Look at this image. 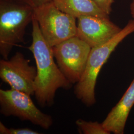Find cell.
Here are the masks:
<instances>
[{
    "label": "cell",
    "mask_w": 134,
    "mask_h": 134,
    "mask_svg": "<svg viewBox=\"0 0 134 134\" xmlns=\"http://www.w3.org/2000/svg\"><path fill=\"white\" fill-rule=\"evenodd\" d=\"M32 43L29 47L35 59L37 75L34 82V95L41 106L51 105L59 88L69 89V81L54 60L53 49L44 38L36 19L32 21Z\"/></svg>",
    "instance_id": "cell-1"
},
{
    "label": "cell",
    "mask_w": 134,
    "mask_h": 134,
    "mask_svg": "<svg viewBox=\"0 0 134 134\" xmlns=\"http://www.w3.org/2000/svg\"><path fill=\"white\" fill-rule=\"evenodd\" d=\"M133 33L134 19H132L108 41L91 48L85 70L75 88V93L77 98L85 105L91 106L95 104L96 83L102 67L118 45L128 36Z\"/></svg>",
    "instance_id": "cell-2"
},
{
    "label": "cell",
    "mask_w": 134,
    "mask_h": 134,
    "mask_svg": "<svg viewBox=\"0 0 134 134\" xmlns=\"http://www.w3.org/2000/svg\"><path fill=\"white\" fill-rule=\"evenodd\" d=\"M34 9L19 0H0V54L8 59L13 48L24 42Z\"/></svg>",
    "instance_id": "cell-3"
},
{
    "label": "cell",
    "mask_w": 134,
    "mask_h": 134,
    "mask_svg": "<svg viewBox=\"0 0 134 134\" xmlns=\"http://www.w3.org/2000/svg\"><path fill=\"white\" fill-rule=\"evenodd\" d=\"M34 18L51 47L77 35V19L58 9L52 1L34 9Z\"/></svg>",
    "instance_id": "cell-4"
},
{
    "label": "cell",
    "mask_w": 134,
    "mask_h": 134,
    "mask_svg": "<svg viewBox=\"0 0 134 134\" xmlns=\"http://www.w3.org/2000/svg\"><path fill=\"white\" fill-rule=\"evenodd\" d=\"M53 55L63 75L72 84L80 81L91 48L77 36L52 47Z\"/></svg>",
    "instance_id": "cell-5"
},
{
    "label": "cell",
    "mask_w": 134,
    "mask_h": 134,
    "mask_svg": "<svg viewBox=\"0 0 134 134\" xmlns=\"http://www.w3.org/2000/svg\"><path fill=\"white\" fill-rule=\"evenodd\" d=\"M0 112L5 117H16L44 129H48L53 124L52 117L39 110L30 95L12 88L0 90Z\"/></svg>",
    "instance_id": "cell-6"
},
{
    "label": "cell",
    "mask_w": 134,
    "mask_h": 134,
    "mask_svg": "<svg viewBox=\"0 0 134 134\" xmlns=\"http://www.w3.org/2000/svg\"><path fill=\"white\" fill-rule=\"evenodd\" d=\"M29 62L20 52H17L10 59H1L0 77L12 88L31 96L34 94L37 70Z\"/></svg>",
    "instance_id": "cell-7"
},
{
    "label": "cell",
    "mask_w": 134,
    "mask_h": 134,
    "mask_svg": "<svg viewBox=\"0 0 134 134\" xmlns=\"http://www.w3.org/2000/svg\"><path fill=\"white\" fill-rule=\"evenodd\" d=\"M77 23L76 36L91 48L107 42L122 29L106 17L82 16L77 19Z\"/></svg>",
    "instance_id": "cell-8"
},
{
    "label": "cell",
    "mask_w": 134,
    "mask_h": 134,
    "mask_svg": "<svg viewBox=\"0 0 134 134\" xmlns=\"http://www.w3.org/2000/svg\"><path fill=\"white\" fill-rule=\"evenodd\" d=\"M134 105V79L102 123L104 128L110 134H124L127 119Z\"/></svg>",
    "instance_id": "cell-9"
},
{
    "label": "cell",
    "mask_w": 134,
    "mask_h": 134,
    "mask_svg": "<svg viewBox=\"0 0 134 134\" xmlns=\"http://www.w3.org/2000/svg\"><path fill=\"white\" fill-rule=\"evenodd\" d=\"M52 2L58 9L77 19L86 15L109 18L92 0H52Z\"/></svg>",
    "instance_id": "cell-10"
},
{
    "label": "cell",
    "mask_w": 134,
    "mask_h": 134,
    "mask_svg": "<svg viewBox=\"0 0 134 134\" xmlns=\"http://www.w3.org/2000/svg\"><path fill=\"white\" fill-rule=\"evenodd\" d=\"M79 130L82 134H109L104 128L102 123L97 121H86L82 119H78L76 122Z\"/></svg>",
    "instance_id": "cell-11"
},
{
    "label": "cell",
    "mask_w": 134,
    "mask_h": 134,
    "mask_svg": "<svg viewBox=\"0 0 134 134\" xmlns=\"http://www.w3.org/2000/svg\"><path fill=\"white\" fill-rule=\"evenodd\" d=\"M1 134H39L38 132L29 128H8L3 123L0 122Z\"/></svg>",
    "instance_id": "cell-12"
},
{
    "label": "cell",
    "mask_w": 134,
    "mask_h": 134,
    "mask_svg": "<svg viewBox=\"0 0 134 134\" xmlns=\"http://www.w3.org/2000/svg\"><path fill=\"white\" fill-rule=\"evenodd\" d=\"M96 5L106 14L110 15L112 12V5L115 0H92Z\"/></svg>",
    "instance_id": "cell-13"
},
{
    "label": "cell",
    "mask_w": 134,
    "mask_h": 134,
    "mask_svg": "<svg viewBox=\"0 0 134 134\" xmlns=\"http://www.w3.org/2000/svg\"><path fill=\"white\" fill-rule=\"evenodd\" d=\"M20 1L29 5L33 9H35L41 5L47 3L52 0H19Z\"/></svg>",
    "instance_id": "cell-14"
},
{
    "label": "cell",
    "mask_w": 134,
    "mask_h": 134,
    "mask_svg": "<svg viewBox=\"0 0 134 134\" xmlns=\"http://www.w3.org/2000/svg\"><path fill=\"white\" fill-rule=\"evenodd\" d=\"M130 10L131 14L133 19H134V0H132L131 3L130 4Z\"/></svg>",
    "instance_id": "cell-15"
}]
</instances>
